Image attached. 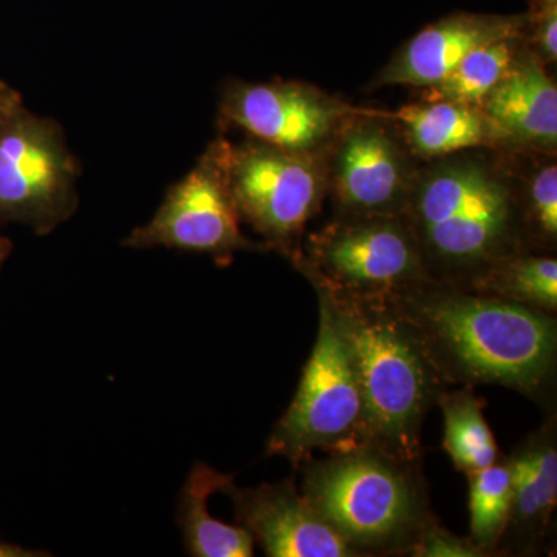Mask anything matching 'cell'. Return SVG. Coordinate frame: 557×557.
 I'll return each instance as SVG.
<instances>
[{"mask_svg": "<svg viewBox=\"0 0 557 557\" xmlns=\"http://www.w3.org/2000/svg\"><path fill=\"white\" fill-rule=\"evenodd\" d=\"M388 300L442 380L533 394L552 379L557 330L545 311L421 284Z\"/></svg>", "mask_w": 557, "mask_h": 557, "instance_id": "6da1fadb", "label": "cell"}, {"mask_svg": "<svg viewBox=\"0 0 557 557\" xmlns=\"http://www.w3.org/2000/svg\"><path fill=\"white\" fill-rule=\"evenodd\" d=\"M317 288L332 307L357 379L364 449L409 467L420 453L424 416L437 397V370L391 300Z\"/></svg>", "mask_w": 557, "mask_h": 557, "instance_id": "7a4b0ae2", "label": "cell"}, {"mask_svg": "<svg viewBox=\"0 0 557 557\" xmlns=\"http://www.w3.org/2000/svg\"><path fill=\"white\" fill-rule=\"evenodd\" d=\"M413 233L424 263L483 274L511 256L518 212L508 186L480 161L458 159L413 183Z\"/></svg>", "mask_w": 557, "mask_h": 557, "instance_id": "3957f363", "label": "cell"}, {"mask_svg": "<svg viewBox=\"0 0 557 557\" xmlns=\"http://www.w3.org/2000/svg\"><path fill=\"white\" fill-rule=\"evenodd\" d=\"M302 496L354 548L397 547L426 527L412 479L375 450L333 454L310 465Z\"/></svg>", "mask_w": 557, "mask_h": 557, "instance_id": "277c9868", "label": "cell"}, {"mask_svg": "<svg viewBox=\"0 0 557 557\" xmlns=\"http://www.w3.org/2000/svg\"><path fill=\"white\" fill-rule=\"evenodd\" d=\"M319 295L317 344L292 405L269 442L270 456L300 463L313 450L332 454L364 449L362 403L346 343L329 300Z\"/></svg>", "mask_w": 557, "mask_h": 557, "instance_id": "5b68a950", "label": "cell"}, {"mask_svg": "<svg viewBox=\"0 0 557 557\" xmlns=\"http://www.w3.org/2000/svg\"><path fill=\"white\" fill-rule=\"evenodd\" d=\"M300 265L314 284L357 299L395 298L426 274L416 233L395 215H354L333 223L311 237L309 259Z\"/></svg>", "mask_w": 557, "mask_h": 557, "instance_id": "8992f818", "label": "cell"}, {"mask_svg": "<svg viewBox=\"0 0 557 557\" xmlns=\"http://www.w3.org/2000/svg\"><path fill=\"white\" fill-rule=\"evenodd\" d=\"M78 161L57 121L24 109L0 120V219L49 234L78 209Z\"/></svg>", "mask_w": 557, "mask_h": 557, "instance_id": "52a82bcc", "label": "cell"}, {"mask_svg": "<svg viewBox=\"0 0 557 557\" xmlns=\"http://www.w3.org/2000/svg\"><path fill=\"white\" fill-rule=\"evenodd\" d=\"M228 180L240 219L273 247L292 252L324 190V174L313 153L259 139L230 146Z\"/></svg>", "mask_w": 557, "mask_h": 557, "instance_id": "ba28073f", "label": "cell"}, {"mask_svg": "<svg viewBox=\"0 0 557 557\" xmlns=\"http://www.w3.org/2000/svg\"><path fill=\"white\" fill-rule=\"evenodd\" d=\"M230 145L212 143L185 178L175 183L152 220L124 244L131 248L166 247L230 258L240 249H259L240 230L228 180Z\"/></svg>", "mask_w": 557, "mask_h": 557, "instance_id": "9c48e42d", "label": "cell"}, {"mask_svg": "<svg viewBox=\"0 0 557 557\" xmlns=\"http://www.w3.org/2000/svg\"><path fill=\"white\" fill-rule=\"evenodd\" d=\"M220 115L267 145L313 153L332 137L346 109L304 84L233 81L222 91Z\"/></svg>", "mask_w": 557, "mask_h": 557, "instance_id": "30bf717a", "label": "cell"}, {"mask_svg": "<svg viewBox=\"0 0 557 557\" xmlns=\"http://www.w3.org/2000/svg\"><path fill=\"white\" fill-rule=\"evenodd\" d=\"M228 494L240 527L271 557H346L355 548L314 511L292 482L240 490L230 480Z\"/></svg>", "mask_w": 557, "mask_h": 557, "instance_id": "8fae6325", "label": "cell"}, {"mask_svg": "<svg viewBox=\"0 0 557 557\" xmlns=\"http://www.w3.org/2000/svg\"><path fill=\"white\" fill-rule=\"evenodd\" d=\"M333 183L339 203L354 215H397L409 205L413 189L412 172L398 143L370 121L344 135Z\"/></svg>", "mask_w": 557, "mask_h": 557, "instance_id": "7c38bea8", "label": "cell"}, {"mask_svg": "<svg viewBox=\"0 0 557 557\" xmlns=\"http://www.w3.org/2000/svg\"><path fill=\"white\" fill-rule=\"evenodd\" d=\"M525 32V14L456 13L413 36L380 73L376 84L432 87L442 83L472 50Z\"/></svg>", "mask_w": 557, "mask_h": 557, "instance_id": "4fadbf2b", "label": "cell"}, {"mask_svg": "<svg viewBox=\"0 0 557 557\" xmlns=\"http://www.w3.org/2000/svg\"><path fill=\"white\" fill-rule=\"evenodd\" d=\"M480 108L502 139L531 148H555L556 84L537 58L519 54L515 65L490 91Z\"/></svg>", "mask_w": 557, "mask_h": 557, "instance_id": "5bb4252c", "label": "cell"}, {"mask_svg": "<svg viewBox=\"0 0 557 557\" xmlns=\"http://www.w3.org/2000/svg\"><path fill=\"white\" fill-rule=\"evenodd\" d=\"M410 146L421 157L437 159L498 141L500 135L479 106L435 100L395 113Z\"/></svg>", "mask_w": 557, "mask_h": 557, "instance_id": "9a60e30c", "label": "cell"}, {"mask_svg": "<svg viewBox=\"0 0 557 557\" xmlns=\"http://www.w3.org/2000/svg\"><path fill=\"white\" fill-rule=\"evenodd\" d=\"M231 475L208 465L193 468L178 498L177 522L186 549L196 557H249L255 555V539L244 527L228 525L212 518L208 498L222 491Z\"/></svg>", "mask_w": 557, "mask_h": 557, "instance_id": "2e32d148", "label": "cell"}, {"mask_svg": "<svg viewBox=\"0 0 557 557\" xmlns=\"http://www.w3.org/2000/svg\"><path fill=\"white\" fill-rule=\"evenodd\" d=\"M507 465L512 485L509 522L541 530L552 518L557 500L555 442L549 435H539Z\"/></svg>", "mask_w": 557, "mask_h": 557, "instance_id": "e0dca14e", "label": "cell"}, {"mask_svg": "<svg viewBox=\"0 0 557 557\" xmlns=\"http://www.w3.org/2000/svg\"><path fill=\"white\" fill-rule=\"evenodd\" d=\"M445 449L460 471L471 474L496 463L498 450L483 417L482 403L471 392L443 395Z\"/></svg>", "mask_w": 557, "mask_h": 557, "instance_id": "ac0fdd59", "label": "cell"}, {"mask_svg": "<svg viewBox=\"0 0 557 557\" xmlns=\"http://www.w3.org/2000/svg\"><path fill=\"white\" fill-rule=\"evenodd\" d=\"M483 289L496 298L512 300L552 313L557 307V262L539 256H507L480 274Z\"/></svg>", "mask_w": 557, "mask_h": 557, "instance_id": "d6986e66", "label": "cell"}, {"mask_svg": "<svg viewBox=\"0 0 557 557\" xmlns=\"http://www.w3.org/2000/svg\"><path fill=\"white\" fill-rule=\"evenodd\" d=\"M520 39L508 38L472 50L442 83L432 87L435 100L482 106L519 58Z\"/></svg>", "mask_w": 557, "mask_h": 557, "instance_id": "ffe728a7", "label": "cell"}, {"mask_svg": "<svg viewBox=\"0 0 557 557\" xmlns=\"http://www.w3.org/2000/svg\"><path fill=\"white\" fill-rule=\"evenodd\" d=\"M471 544L475 548L494 547L508 527L512 505L511 475L508 465H491L471 472Z\"/></svg>", "mask_w": 557, "mask_h": 557, "instance_id": "44dd1931", "label": "cell"}, {"mask_svg": "<svg viewBox=\"0 0 557 557\" xmlns=\"http://www.w3.org/2000/svg\"><path fill=\"white\" fill-rule=\"evenodd\" d=\"M528 209L542 236L556 239L557 234V168L548 164L533 175L528 193Z\"/></svg>", "mask_w": 557, "mask_h": 557, "instance_id": "7402d4cb", "label": "cell"}, {"mask_svg": "<svg viewBox=\"0 0 557 557\" xmlns=\"http://www.w3.org/2000/svg\"><path fill=\"white\" fill-rule=\"evenodd\" d=\"M525 30L545 62L557 58V0H530L525 14Z\"/></svg>", "mask_w": 557, "mask_h": 557, "instance_id": "603a6c76", "label": "cell"}, {"mask_svg": "<svg viewBox=\"0 0 557 557\" xmlns=\"http://www.w3.org/2000/svg\"><path fill=\"white\" fill-rule=\"evenodd\" d=\"M418 556L428 557H458L478 556L479 549L471 542H463L460 539L450 536L438 528H424L417 537V545L413 547Z\"/></svg>", "mask_w": 557, "mask_h": 557, "instance_id": "cb8c5ba5", "label": "cell"}, {"mask_svg": "<svg viewBox=\"0 0 557 557\" xmlns=\"http://www.w3.org/2000/svg\"><path fill=\"white\" fill-rule=\"evenodd\" d=\"M22 108L16 91L9 89L5 84L0 83V120L7 119L11 113Z\"/></svg>", "mask_w": 557, "mask_h": 557, "instance_id": "d4e9b609", "label": "cell"}, {"mask_svg": "<svg viewBox=\"0 0 557 557\" xmlns=\"http://www.w3.org/2000/svg\"><path fill=\"white\" fill-rule=\"evenodd\" d=\"M49 556V553L35 552V549H27L17 547V545L2 544L0 542V557H39Z\"/></svg>", "mask_w": 557, "mask_h": 557, "instance_id": "484cf974", "label": "cell"}, {"mask_svg": "<svg viewBox=\"0 0 557 557\" xmlns=\"http://www.w3.org/2000/svg\"><path fill=\"white\" fill-rule=\"evenodd\" d=\"M11 251V244L7 237L0 236V269H2L3 262L9 258Z\"/></svg>", "mask_w": 557, "mask_h": 557, "instance_id": "4316f807", "label": "cell"}]
</instances>
